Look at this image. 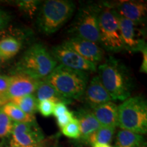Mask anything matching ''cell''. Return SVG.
Returning a JSON list of instances; mask_svg holds the SVG:
<instances>
[{
    "label": "cell",
    "instance_id": "1",
    "mask_svg": "<svg viewBox=\"0 0 147 147\" xmlns=\"http://www.w3.org/2000/svg\"><path fill=\"white\" fill-rule=\"evenodd\" d=\"M97 76L112 100L125 101L131 95L133 78L127 67L113 57H109L99 66Z\"/></svg>",
    "mask_w": 147,
    "mask_h": 147
},
{
    "label": "cell",
    "instance_id": "2",
    "mask_svg": "<svg viewBox=\"0 0 147 147\" xmlns=\"http://www.w3.org/2000/svg\"><path fill=\"white\" fill-rule=\"evenodd\" d=\"M57 66V61L42 44L36 43L24 53L16 64L15 72L29 75L36 80L47 78Z\"/></svg>",
    "mask_w": 147,
    "mask_h": 147
},
{
    "label": "cell",
    "instance_id": "3",
    "mask_svg": "<svg viewBox=\"0 0 147 147\" xmlns=\"http://www.w3.org/2000/svg\"><path fill=\"white\" fill-rule=\"evenodd\" d=\"M61 95L71 100L84 95L88 84L87 72L71 69L59 65L45 80Z\"/></svg>",
    "mask_w": 147,
    "mask_h": 147
},
{
    "label": "cell",
    "instance_id": "4",
    "mask_svg": "<svg viewBox=\"0 0 147 147\" xmlns=\"http://www.w3.org/2000/svg\"><path fill=\"white\" fill-rule=\"evenodd\" d=\"M76 5L68 0H49L40 6L37 17V25L45 34L58 31L71 17Z\"/></svg>",
    "mask_w": 147,
    "mask_h": 147
},
{
    "label": "cell",
    "instance_id": "5",
    "mask_svg": "<svg viewBox=\"0 0 147 147\" xmlns=\"http://www.w3.org/2000/svg\"><path fill=\"white\" fill-rule=\"evenodd\" d=\"M118 126L140 135L147 131V104L144 97H129L118 106Z\"/></svg>",
    "mask_w": 147,
    "mask_h": 147
},
{
    "label": "cell",
    "instance_id": "6",
    "mask_svg": "<svg viewBox=\"0 0 147 147\" xmlns=\"http://www.w3.org/2000/svg\"><path fill=\"white\" fill-rule=\"evenodd\" d=\"M100 44L106 50L119 52L125 49L118 20L113 8L106 5L100 8L98 16Z\"/></svg>",
    "mask_w": 147,
    "mask_h": 147
},
{
    "label": "cell",
    "instance_id": "7",
    "mask_svg": "<svg viewBox=\"0 0 147 147\" xmlns=\"http://www.w3.org/2000/svg\"><path fill=\"white\" fill-rule=\"evenodd\" d=\"M100 8L96 5H89L79 10L69 32L73 37L100 44L98 16Z\"/></svg>",
    "mask_w": 147,
    "mask_h": 147
},
{
    "label": "cell",
    "instance_id": "8",
    "mask_svg": "<svg viewBox=\"0 0 147 147\" xmlns=\"http://www.w3.org/2000/svg\"><path fill=\"white\" fill-rule=\"evenodd\" d=\"M45 135L36 121L14 123L9 145L30 147L40 144L45 140Z\"/></svg>",
    "mask_w": 147,
    "mask_h": 147
},
{
    "label": "cell",
    "instance_id": "9",
    "mask_svg": "<svg viewBox=\"0 0 147 147\" xmlns=\"http://www.w3.org/2000/svg\"><path fill=\"white\" fill-rule=\"evenodd\" d=\"M51 53L55 59L59 62L60 65L67 68L84 72L97 71V63L85 59L63 45L53 47Z\"/></svg>",
    "mask_w": 147,
    "mask_h": 147
},
{
    "label": "cell",
    "instance_id": "10",
    "mask_svg": "<svg viewBox=\"0 0 147 147\" xmlns=\"http://www.w3.org/2000/svg\"><path fill=\"white\" fill-rule=\"evenodd\" d=\"M116 16L118 20L119 29L125 49L133 52L140 51L146 45L144 39L141 38L140 31L137 28L139 24L135 23L130 20L123 17L117 12Z\"/></svg>",
    "mask_w": 147,
    "mask_h": 147
},
{
    "label": "cell",
    "instance_id": "11",
    "mask_svg": "<svg viewBox=\"0 0 147 147\" xmlns=\"http://www.w3.org/2000/svg\"><path fill=\"white\" fill-rule=\"evenodd\" d=\"M40 81L25 74L14 72L10 76V86L7 94L9 102L12 99L34 94Z\"/></svg>",
    "mask_w": 147,
    "mask_h": 147
},
{
    "label": "cell",
    "instance_id": "12",
    "mask_svg": "<svg viewBox=\"0 0 147 147\" xmlns=\"http://www.w3.org/2000/svg\"><path fill=\"white\" fill-rule=\"evenodd\" d=\"M65 47L75 51L82 57L97 63L103 59L104 52L98 45L81 38L72 37L62 44Z\"/></svg>",
    "mask_w": 147,
    "mask_h": 147
},
{
    "label": "cell",
    "instance_id": "13",
    "mask_svg": "<svg viewBox=\"0 0 147 147\" xmlns=\"http://www.w3.org/2000/svg\"><path fill=\"white\" fill-rule=\"evenodd\" d=\"M86 102L92 108L112 101L109 93L104 88L98 76H94L87 84L84 95Z\"/></svg>",
    "mask_w": 147,
    "mask_h": 147
},
{
    "label": "cell",
    "instance_id": "14",
    "mask_svg": "<svg viewBox=\"0 0 147 147\" xmlns=\"http://www.w3.org/2000/svg\"><path fill=\"white\" fill-rule=\"evenodd\" d=\"M123 17L140 24L144 21L146 15V4L143 2L126 1H121L113 8Z\"/></svg>",
    "mask_w": 147,
    "mask_h": 147
},
{
    "label": "cell",
    "instance_id": "15",
    "mask_svg": "<svg viewBox=\"0 0 147 147\" xmlns=\"http://www.w3.org/2000/svg\"><path fill=\"white\" fill-rule=\"evenodd\" d=\"M91 112L101 126H118V106L111 101L93 108Z\"/></svg>",
    "mask_w": 147,
    "mask_h": 147
},
{
    "label": "cell",
    "instance_id": "16",
    "mask_svg": "<svg viewBox=\"0 0 147 147\" xmlns=\"http://www.w3.org/2000/svg\"><path fill=\"white\" fill-rule=\"evenodd\" d=\"M78 119L80 127V139L82 142L86 143L88 138L93 132L100 127L101 125L91 111L85 110H80L78 113Z\"/></svg>",
    "mask_w": 147,
    "mask_h": 147
},
{
    "label": "cell",
    "instance_id": "17",
    "mask_svg": "<svg viewBox=\"0 0 147 147\" xmlns=\"http://www.w3.org/2000/svg\"><path fill=\"white\" fill-rule=\"evenodd\" d=\"M35 96L38 102L42 100H48L54 103H63L65 104H70L71 101L61 95L53 86L48 83L45 80H41L37 88Z\"/></svg>",
    "mask_w": 147,
    "mask_h": 147
},
{
    "label": "cell",
    "instance_id": "18",
    "mask_svg": "<svg viewBox=\"0 0 147 147\" xmlns=\"http://www.w3.org/2000/svg\"><path fill=\"white\" fill-rule=\"evenodd\" d=\"M145 142L142 135L121 129L116 136L115 147H140Z\"/></svg>",
    "mask_w": 147,
    "mask_h": 147
},
{
    "label": "cell",
    "instance_id": "19",
    "mask_svg": "<svg viewBox=\"0 0 147 147\" xmlns=\"http://www.w3.org/2000/svg\"><path fill=\"white\" fill-rule=\"evenodd\" d=\"M22 47L21 42L13 37L0 40V56L2 60H8L18 54Z\"/></svg>",
    "mask_w": 147,
    "mask_h": 147
},
{
    "label": "cell",
    "instance_id": "20",
    "mask_svg": "<svg viewBox=\"0 0 147 147\" xmlns=\"http://www.w3.org/2000/svg\"><path fill=\"white\" fill-rule=\"evenodd\" d=\"M1 109L14 123L33 122L36 121L34 115L24 113L23 110L11 102L4 104Z\"/></svg>",
    "mask_w": 147,
    "mask_h": 147
},
{
    "label": "cell",
    "instance_id": "21",
    "mask_svg": "<svg viewBox=\"0 0 147 147\" xmlns=\"http://www.w3.org/2000/svg\"><path fill=\"white\" fill-rule=\"evenodd\" d=\"M115 132V127L101 126L88 138L86 144L91 145L92 146L95 144H109L113 140Z\"/></svg>",
    "mask_w": 147,
    "mask_h": 147
},
{
    "label": "cell",
    "instance_id": "22",
    "mask_svg": "<svg viewBox=\"0 0 147 147\" xmlns=\"http://www.w3.org/2000/svg\"><path fill=\"white\" fill-rule=\"evenodd\" d=\"M21 109L24 113L30 115H34L38 111V101L34 94L27 95L25 96L14 98L10 100Z\"/></svg>",
    "mask_w": 147,
    "mask_h": 147
},
{
    "label": "cell",
    "instance_id": "23",
    "mask_svg": "<svg viewBox=\"0 0 147 147\" xmlns=\"http://www.w3.org/2000/svg\"><path fill=\"white\" fill-rule=\"evenodd\" d=\"M14 122L0 108V147H3L10 138Z\"/></svg>",
    "mask_w": 147,
    "mask_h": 147
},
{
    "label": "cell",
    "instance_id": "24",
    "mask_svg": "<svg viewBox=\"0 0 147 147\" xmlns=\"http://www.w3.org/2000/svg\"><path fill=\"white\" fill-rule=\"evenodd\" d=\"M61 132L65 136L69 138L76 140L80 138V127L78 119H74L69 123L61 129Z\"/></svg>",
    "mask_w": 147,
    "mask_h": 147
},
{
    "label": "cell",
    "instance_id": "25",
    "mask_svg": "<svg viewBox=\"0 0 147 147\" xmlns=\"http://www.w3.org/2000/svg\"><path fill=\"white\" fill-rule=\"evenodd\" d=\"M55 104L48 100H42L38 102V110L40 114L45 117H49L53 115Z\"/></svg>",
    "mask_w": 147,
    "mask_h": 147
},
{
    "label": "cell",
    "instance_id": "26",
    "mask_svg": "<svg viewBox=\"0 0 147 147\" xmlns=\"http://www.w3.org/2000/svg\"><path fill=\"white\" fill-rule=\"evenodd\" d=\"M9 86H10V76L0 74V96L8 98L7 94H8Z\"/></svg>",
    "mask_w": 147,
    "mask_h": 147
},
{
    "label": "cell",
    "instance_id": "27",
    "mask_svg": "<svg viewBox=\"0 0 147 147\" xmlns=\"http://www.w3.org/2000/svg\"><path fill=\"white\" fill-rule=\"evenodd\" d=\"M39 4V1H23L19 2L18 5L24 11L28 12L30 15L34 14Z\"/></svg>",
    "mask_w": 147,
    "mask_h": 147
},
{
    "label": "cell",
    "instance_id": "28",
    "mask_svg": "<svg viewBox=\"0 0 147 147\" xmlns=\"http://www.w3.org/2000/svg\"><path fill=\"white\" fill-rule=\"evenodd\" d=\"M74 118V115L72 112L67 111V113L59 116V117H57L56 119L58 126L61 129L62 128H63L65 125H67V124L69 123Z\"/></svg>",
    "mask_w": 147,
    "mask_h": 147
},
{
    "label": "cell",
    "instance_id": "29",
    "mask_svg": "<svg viewBox=\"0 0 147 147\" xmlns=\"http://www.w3.org/2000/svg\"><path fill=\"white\" fill-rule=\"evenodd\" d=\"M11 21V15L6 11L0 8V32L8 26Z\"/></svg>",
    "mask_w": 147,
    "mask_h": 147
},
{
    "label": "cell",
    "instance_id": "30",
    "mask_svg": "<svg viewBox=\"0 0 147 147\" xmlns=\"http://www.w3.org/2000/svg\"><path fill=\"white\" fill-rule=\"evenodd\" d=\"M67 111H69V110L67 109L66 104H63V103H58V104H56L55 105L53 115L57 118V117L67 113Z\"/></svg>",
    "mask_w": 147,
    "mask_h": 147
},
{
    "label": "cell",
    "instance_id": "31",
    "mask_svg": "<svg viewBox=\"0 0 147 147\" xmlns=\"http://www.w3.org/2000/svg\"><path fill=\"white\" fill-rule=\"evenodd\" d=\"M140 51L142 53V65H141L140 71V72L146 74L147 73V47L146 46L143 48Z\"/></svg>",
    "mask_w": 147,
    "mask_h": 147
},
{
    "label": "cell",
    "instance_id": "32",
    "mask_svg": "<svg viewBox=\"0 0 147 147\" xmlns=\"http://www.w3.org/2000/svg\"><path fill=\"white\" fill-rule=\"evenodd\" d=\"M56 140V138H51L49 139H45L42 142H40V144L36 145L34 146H30V147H49L54 141ZM5 147H22V146H10L8 145V146Z\"/></svg>",
    "mask_w": 147,
    "mask_h": 147
},
{
    "label": "cell",
    "instance_id": "33",
    "mask_svg": "<svg viewBox=\"0 0 147 147\" xmlns=\"http://www.w3.org/2000/svg\"><path fill=\"white\" fill-rule=\"evenodd\" d=\"M8 102H9V100L8 98L0 96V108L2 107L4 104H6V103H8Z\"/></svg>",
    "mask_w": 147,
    "mask_h": 147
},
{
    "label": "cell",
    "instance_id": "34",
    "mask_svg": "<svg viewBox=\"0 0 147 147\" xmlns=\"http://www.w3.org/2000/svg\"><path fill=\"white\" fill-rule=\"evenodd\" d=\"M93 147H113L110 144H95Z\"/></svg>",
    "mask_w": 147,
    "mask_h": 147
},
{
    "label": "cell",
    "instance_id": "35",
    "mask_svg": "<svg viewBox=\"0 0 147 147\" xmlns=\"http://www.w3.org/2000/svg\"><path fill=\"white\" fill-rule=\"evenodd\" d=\"M49 147H59L57 146V139Z\"/></svg>",
    "mask_w": 147,
    "mask_h": 147
},
{
    "label": "cell",
    "instance_id": "36",
    "mask_svg": "<svg viewBox=\"0 0 147 147\" xmlns=\"http://www.w3.org/2000/svg\"><path fill=\"white\" fill-rule=\"evenodd\" d=\"M3 61L2 60V59H1V56H0V66H1V63H3Z\"/></svg>",
    "mask_w": 147,
    "mask_h": 147
},
{
    "label": "cell",
    "instance_id": "37",
    "mask_svg": "<svg viewBox=\"0 0 147 147\" xmlns=\"http://www.w3.org/2000/svg\"><path fill=\"white\" fill-rule=\"evenodd\" d=\"M140 147H146V143L145 142L144 144H143L142 145V146H140Z\"/></svg>",
    "mask_w": 147,
    "mask_h": 147
}]
</instances>
